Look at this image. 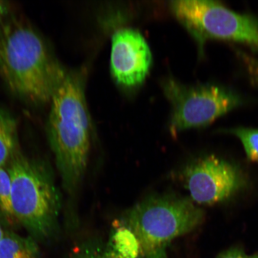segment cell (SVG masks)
<instances>
[{
  "instance_id": "e0dca14e",
  "label": "cell",
  "mask_w": 258,
  "mask_h": 258,
  "mask_svg": "<svg viewBox=\"0 0 258 258\" xmlns=\"http://www.w3.org/2000/svg\"><path fill=\"white\" fill-rule=\"evenodd\" d=\"M11 5L6 1L0 0V21L9 15Z\"/></svg>"
},
{
  "instance_id": "ac0fdd59",
  "label": "cell",
  "mask_w": 258,
  "mask_h": 258,
  "mask_svg": "<svg viewBox=\"0 0 258 258\" xmlns=\"http://www.w3.org/2000/svg\"><path fill=\"white\" fill-rule=\"evenodd\" d=\"M5 232V228H3L2 224H0V243H1L3 237H4Z\"/></svg>"
},
{
  "instance_id": "52a82bcc",
  "label": "cell",
  "mask_w": 258,
  "mask_h": 258,
  "mask_svg": "<svg viewBox=\"0 0 258 258\" xmlns=\"http://www.w3.org/2000/svg\"><path fill=\"white\" fill-rule=\"evenodd\" d=\"M180 176L192 201L202 205L224 201L246 185L239 167L214 156L191 161L182 169Z\"/></svg>"
},
{
  "instance_id": "277c9868",
  "label": "cell",
  "mask_w": 258,
  "mask_h": 258,
  "mask_svg": "<svg viewBox=\"0 0 258 258\" xmlns=\"http://www.w3.org/2000/svg\"><path fill=\"white\" fill-rule=\"evenodd\" d=\"M205 218L204 211L191 199L162 194L138 202L124 213L120 221L136 235L141 258H167L170 242L195 230Z\"/></svg>"
},
{
  "instance_id": "9c48e42d",
  "label": "cell",
  "mask_w": 258,
  "mask_h": 258,
  "mask_svg": "<svg viewBox=\"0 0 258 258\" xmlns=\"http://www.w3.org/2000/svg\"><path fill=\"white\" fill-rule=\"evenodd\" d=\"M18 122L11 112L0 105V167H7L19 149Z\"/></svg>"
},
{
  "instance_id": "9a60e30c",
  "label": "cell",
  "mask_w": 258,
  "mask_h": 258,
  "mask_svg": "<svg viewBox=\"0 0 258 258\" xmlns=\"http://www.w3.org/2000/svg\"><path fill=\"white\" fill-rule=\"evenodd\" d=\"M235 53L243 63L250 82L258 87V59L245 51L235 48Z\"/></svg>"
},
{
  "instance_id": "ba28073f",
  "label": "cell",
  "mask_w": 258,
  "mask_h": 258,
  "mask_svg": "<svg viewBox=\"0 0 258 258\" xmlns=\"http://www.w3.org/2000/svg\"><path fill=\"white\" fill-rule=\"evenodd\" d=\"M152 62L150 48L140 31L121 28L112 35L111 72L119 85H140L146 78Z\"/></svg>"
},
{
  "instance_id": "30bf717a",
  "label": "cell",
  "mask_w": 258,
  "mask_h": 258,
  "mask_svg": "<svg viewBox=\"0 0 258 258\" xmlns=\"http://www.w3.org/2000/svg\"><path fill=\"white\" fill-rule=\"evenodd\" d=\"M106 247L113 258L141 257V248L138 238L130 228L120 221L115 222Z\"/></svg>"
},
{
  "instance_id": "7a4b0ae2",
  "label": "cell",
  "mask_w": 258,
  "mask_h": 258,
  "mask_svg": "<svg viewBox=\"0 0 258 258\" xmlns=\"http://www.w3.org/2000/svg\"><path fill=\"white\" fill-rule=\"evenodd\" d=\"M67 70L32 25L9 16L0 21V75L15 95L50 103Z\"/></svg>"
},
{
  "instance_id": "6da1fadb",
  "label": "cell",
  "mask_w": 258,
  "mask_h": 258,
  "mask_svg": "<svg viewBox=\"0 0 258 258\" xmlns=\"http://www.w3.org/2000/svg\"><path fill=\"white\" fill-rule=\"evenodd\" d=\"M85 70L68 69L49 103L47 122L48 144L67 195L70 214L88 169L94 128L86 98Z\"/></svg>"
},
{
  "instance_id": "8992f818",
  "label": "cell",
  "mask_w": 258,
  "mask_h": 258,
  "mask_svg": "<svg viewBox=\"0 0 258 258\" xmlns=\"http://www.w3.org/2000/svg\"><path fill=\"white\" fill-rule=\"evenodd\" d=\"M171 105V134L191 128L205 127L221 115L244 104L239 93L214 83L188 85L173 77L162 83Z\"/></svg>"
},
{
  "instance_id": "7c38bea8",
  "label": "cell",
  "mask_w": 258,
  "mask_h": 258,
  "mask_svg": "<svg viewBox=\"0 0 258 258\" xmlns=\"http://www.w3.org/2000/svg\"><path fill=\"white\" fill-rule=\"evenodd\" d=\"M0 224L5 230L14 231L20 226L13 209L11 179L7 167H0Z\"/></svg>"
},
{
  "instance_id": "3957f363",
  "label": "cell",
  "mask_w": 258,
  "mask_h": 258,
  "mask_svg": "<svg viewBox=\"0 0 258 258\" xmlns=\"http://www.w3.org/2000/svg\"><path fill=\"white\" fill-rule=\"evenodd\" d=\"M7 167L13 209L19 225L38 242L53 239L59 233L63 201L50 163L20 150Z\"/></svg>"
},
{
  "instance_id": "4fadbf2b",
  "label": "cell",
  "mask_w": 258,
  "mask_h": 258,
  "mask_svg": "<svg viewBox=\"0 0 258 258\" xmlns=\"http://www.w3.org/2000/svg\"><path fill=\"white\" fill-rule=\"evenodd\" d=\"M239 138L248 159L258 163V129L239 127L224 130Z\"/></svg>"
},
{
  "instance_id": "5b68a950",
  "label": "cell",
  "mask_w": 258,
  "mask_h": 258,
  "mask_svg": "<svg viewBox=\"0 0 258 258\" xmlns=\"http://www.w3.org/2000/svg\"><path fill=\"white\" fill-rule=\"evenodd\" d=\"M170 8L198 44L199 53L204 55L209 39L238 42L258 51V18L229 9L212 0H175Z\"/></svg>"
},
{
  "instance_id": "2e32d148",
  "label": "cell",
  "mask_w": 258,
  "mask_h": 258,
  "mask_svg": "<svg viewBox=\"0 0 258 258\" xmlns=\"http://www.w3.org/2000/svg\"><path fill=\"white\" fill-rule=\"evenodd\" d=\"M217 258H258V251L255 253L249 255L242 248L233 247L222 251Z\"/></svg>"
},
{
  "instance_id": "8fae6325",
  "label": "cell",
  "mask_w": 258,
  "mask_h": 258,
  "mask_svg": "<svg viewBox=\"0 0 258 258\" xmlns=\"http://www.w3.org/2000/svg\"><path fill=\"white\" fill-rule=\"evenodd\" d=\"M0 258H40L38 241L14 231L5 230L0 243Z\"/></svg>"
},
{
  "instance_id": "5bb4252c",
  "label": "cell",
  "mask_w": 258,
  "mask_h": 258,
  "mask_svg": "<svg viewBox=\"0 0 258 258\" xmlns=\"http://www.w3.org/2000/svg\"><path fill=\"white\" fill-rule=\"evenodd\" d=\"M69 258H113L106 244L96 239L83 242L74 249Z\"/></svg>"
}]
</instances>
